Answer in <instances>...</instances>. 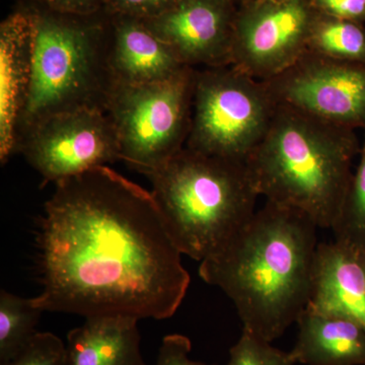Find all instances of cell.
<instances>
[{
  "label": "cell",
  "mask_w": 365,
  "mask_h": 365,
  "mask_svg": "<svg viewBox=\"0 0 365 365\" xmlns=\"http://www.w3.org/2000/svg\"><path fill=\"white\" fill-rule=\"evenodd\" d=\"M44 312L165 319L186 297L190 275L151 191L109 165L62 180L41 220Z\"/></svg>",
  "instance_id": "obj_1"
},
{
  "label": "cell",
  "mask_w": 365,
  "mask_h": 365,
  "mask_svg": "<svg viewBox=\"0 0 365 365\" xmlns=\"http://www.w3.org/2000/svg\"><path fill=\"white\" fill-rule=\"evenodd\" d=\"M317 225L304 213L266 201L199 275L232 300L242 330L273 342L309 304Z\"/></svg>",
  "instance_id": "obj_2"
},
{
  "label": "cell",
  "mask_w": 365,
  "mask_h": 365,
  "mask_svg": "<svg viewBox=\"0 0 365 365\" xmlns=\"http://www.w3.org/2000/svg\"><path fill=\"white\" fill-rule=\"evenodd\" d=\"M360 148L356 131L278 105L246 165L259 196L333 230Z\"/></svg>",
  "instance_id": "obj_3"
},
{
  "label": "cell",
  "mask_w": 365,
  "mask_h": 365,
  "mask_svg": "<svg viewBox=\"0 0 365 365\" xmlns=\"http://www.w3.org/2000/svg\"><path fill=\"white\" fill-rule=\"evenodd\" d=\"M146 177L178 248L195 261L217 252L256 212L246 163L184 148Z\"/></svg>",
  "instance_id": "obj_4"
},
{
  "label": "cell",
  "mask_w": 365,
  "mask_h": 365,
  "mask_svg": "<svg viewBox=\"0 0 365 365\" xmlns=\"http://www.w3.org/2000/svg\"><path fill=\"white\" fill-rule=\"evenodd\" d=\"M33 21L32 78L19 132L78 109L106 111L114 81L108 63L110 14L59 13L25 0Z\"/></svg>",
  "instance_id": "obj_5"
},
{
  "label": "cell",
  "mask_w": 365,
  "mask_h": 365,
  "mask_svg": "<svg viewBox=\"0 0 365 365\" xmlns=\"http://www.w3.org/2000/svg\"><path fill=\"white\" fill-rule=\"evenodd\" d=\"M277 106L264 81L235 66L196 68L185 148L246 163L267 133Z\"/></svg>",
  "instance_id": "obj_6"
},
{
  "label": "cell",
  "mask_w": 365,
  "mask_h": 365,
  "mask_svg": "<svg viewBox=\"0 0 365 365\" xmlns=\"http://www.w3.org/2000/svg\"><path fill=\"white\" fill-rule=\"evenodd\" d=\"M196 68L143 85L114 83L106 105L121 160L144 176L185 148L191 124Z\"/></svg>",
  "instance_id": "obj_7"
},
{
  "label": "cell",
  "mask_w": 365,
  "mask_h": 365,
  "mask_svg": "<svg viewBox=\"0 0 365 365\" xmlns=\"http://www.w3.org/2000/svg\"><path fill=\"white\" fill-rule=\"evenodd\" d=\"M16 153L43 184L121 160L111 119L104 110L78 109L43 118L19 132Z\"/></svg>",
  "instance_id": "obj_8"
},
{
  "label": "cell",
  "mask_w": 365,
  "mask_h": 365,
  "mask_svg": "<svg viewBox=\"0 0 365 365\" xmlns=\"http://www.w3.org/2000/svg\"><path fill=\"white\" fill-rule=\"evenodd\" d=\"M309 0H249L237 6L232 66L267 81L307 52L314 16Z\"/></svg>",
  "instance_id": "obj_9"
},
{
  "label": "cell",
  "mask_w": 365,
  "mask_h": 365,
  "mask_svg": "<svg viewBox=\"0 0 365 365\" xmlns=\"http://www.w3.org/2000/svg\"><path fill=\"white\" fill-rule=\"evenodd\" d=\"M264 83L277 105L365 133V64L306 52Z\"/></svg>",
  "instance_id": "obj_10"
},
{
  "label": "cell",
  "mask_w": 365,
  "mask_h": 365,
  "mask_svg": "<svg viewBox=\"0 0 365 365\" xmlns=\"http://www.w3.org/2000/svg\"><path fill=\"white\" fill-rule=\"evenodd\" d=\"M237 11L230 0H179L143 21L185 66L207 68L232 66Z\"/></svg>",
  "instance_id": "obj_11"
},
{
  "label": "cell",
  "mask_w": 365,
  "mask_h": 365,
  "mask_svg": "<svg viewBox=\"0 0 365 365\" xmlns=\"http://www.w3.org/2000/svg\"><path fill=\"white\" fill-rule=\"evenodd\" d=\"M33 21L25 0L0 24V162L18 148V129L32 78Z\"/></svg>",
  "instance_id": "obj_12"
},
{
  "label": "cell",
  "mask_w": 365,
  "mask_h": 365,
  "mask_svg": "<svg viewBox=\"0 0 365 365\" xmlns=\"http://www.w3.org/2000/svg\"><path fill=\"white\" fill-rule=\"evenodd\" d=\"M307 307L365 328V252L340 240L318 244Z\"/></svg>",
  "instance_id": "obj_13"
},
{
  "label": "cell",
  "mask_w": 365,
  "mask_h": 365,
  "mask_svg": "<svg viewBox=\"0 0 365 365\" xmlns=\"http://www.w3.org/2000/svg\"><path fill=\"white\" fill-rule=\"evenodd\" d=\"M109 14L108 63L114 83H158L173 78L188 67L143 21Z\"/></svg>",
  "instance_id": "obj_14"
},
{
  "label": "cell",
  "mask_w": 365,
  "mask_h": 365,
  "mask_svg": "<svg viewBox=\"0 0 365 365\" xmlns=\"http://www.w3.org/2000/svg\"><path fill=\"white\" fill-rule=\"evenodd\" d=\"M297 323L299 336L290 351L297 364L365 365V328L357 322L307 307Z\"/></svg>",
  "instance_id": "obj_15"
},
{
  "label": "cell",
  "mask_w": 365,
  "mask_h": 365,
  "mask_svg": "<svg viewBox=\"0 0 365 365\" xmlns=\"http://www.w3.org/2000/svg\"><path fill=\"white\" fill-rule=\"evenodd\" d=\"M138 321L125 316L86 319L67 334L64 365H146Z\"/></svg>",
  "instance_id": "obj_16"
},
{
  "label": "cell",
  "mask_w": 365,
  "mask_h": 365,
  "mask_svg": "<svg viewBox=\"0 0 365 365\" xmlns=\"http://www.w3.org/2000/svg\"><path fill=\"white\" fill-rule=\"evenodd\" d=\"M307 52L337 61L365 64V25L316 11Z\"/></svg>",
  "instance_id": "obj_17"
},
{
  "label": "cell",
  "mask_w": 365,
  "mask_h": 365,
  "mask_svg": "<svg viewBox=\"0 0 365 365\" xmlns=\"http://www.w3.org/2000/svg\"><path fill=\"white\" fill-rule=\"evenodd\" d=\"M42 309L32 299L0 292V365L14 359L38 333Z\"/></svg>",
  "instance_id": "obj_18"
},
{
  "label": "cell",
  "mask_w": 365,
  "mask_h": 365,
  "mask_svg": "<svg viewBox=\"0 0 365 365\" xmlns=\"http://www.w3.org/2000/svg\"><path fill=\"white\" fill-rule=\"evenodd\" d=\"M335 239L365 252V133L339 220L333 228Z\"/></svg>",
  "instance_id": "obj_19"
},
{
  "label": "cell",
  "mask_w": 365,
  "mask_h": 365,
  "mask_svg": "<svg viewBox=\"0 0 365 365\" xmlns=\"http://www.w3.org/2000/svg\"><path fill=\"white\" fill-rule=\"evenodd\" d=\"M290 352L281 351L270 342L242 330L239 341L230 350L227 365H294Z\"/></svg>",
  "instance_id": "obj_20"
},
{
  "label": "cell",
  "mask_w": 365,
  "mask_h": 365,
  "mask_svg": "<svg viewBox=\"0 0 365 365\" xmlns=\"http://www.w3.org/2000/svg\"><path fill=\"white\" fill-rule=\"evenodd\" d=\"M66 343L49 332H38L28 345L4 365H64Z\"/></svg>",
  "instance_id": "obj_21"
},
{
  "label": "cell",
  "mask_w": 365,
  "mask_h": 365,
  "mask_svg": "<svg viewBox=\"0 0 365 365\" xmlns=\"http://www.w3.org/2000/svg\"><path fill=\"white\" fill-rule=\"evenodd\" d=\"M178 1L179 0H106L105 11L144 21L165 13Z\"/></svg>",
  "instance_id": "obj_22"
},
{
  "label": "cell",
  "mask_w": 365,
  "mask_h": 365,
  "mask_svg": "<svg viewBox=\"0 0 365 365\" xmlns=\"http://www.w3.org/2000/svg\"><path fill=\"white\" fill-rule=\"evenodd\" d=\"M191 348V341L186 336L181 334L165 336L155 365H205L190 359Z\"/></svg>",
  "instance_id": "obj_23"
},
{
  "label": "cell",
  "mask_w": 365,
  "mask_h": 365,
  "mask_svg": "<svg viewBox=\"0 0 365 365\" xmlns=\"http://www.w3.org/2000/svg\"><path fill=\"white\" fill-rule=\"evenodd\" d=\"M314 11L365 25V0H309Z\"/></svg>",
  "instance_id": "obj_24"
},
{
  "label": "cell",
  "mask_w": 365,
  "mask_h": 365,
  "mask_svg": "<svg viewBox=\"0 0 365 365\" xmlns=\"http://www.w3.org/2000/svg\"><path fill=\"white\" fill-rule=\"evenodd\" d=\"M36 4L59 13L88 16L105 9L106 0H32Z\"/></svg>",
  "instance_id": "obj_25"
},
{
  "label": "cell",
  "mask_w": 365,
  "mask_h": 365,
  "mask_svg": "<svg viewBox=\"0 0 365 365\" xmlns=\"http://www.w3.org/2000/svg\"><path fill=\"white\" fill-rule=\"evenodd\" d=\"M230 1L234 2V4L239 6H241V4H245V2L249 1V0H230Z\"/></svg>",
  "instance_id": "obj_26"
}]
</instances>
